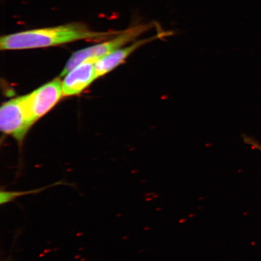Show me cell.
<instances>
[{"mask_svg": "<svg viewBox=\"0 0 261 261\" xmlns=\"http://www.w3.org/2000/svg\"><path fill=\"white\" fill-rule=\"evenodd\" d=\"M172 34V32L161 30L155 35L143 39V40L134 41L132 44L117 49L112 53L100 58L95 64L97 78L109 73L110 71L123 63L130 55L143 45L159 39L170 37Z\"/></svg>", "mask_w": 261, "mask_h": 261, "instance_id": "cell-5", "label": "cell"}, {"mask_svg": "<svg viewBox=\"0 0 261 261\" xmlns=\"http://www.w3.org/2000/svg\"><path fill=\"white\" fill-rule=\"evenodd\" d=\"M244 140L248 145L252 146L253 148L261 151V144H260L259 142L256 141L255 140L246 136V138H244Z\"/></svg>", "mask_w": 261, "mask_h": 261, "instance_id": "cell-8", "label": "cell"}, {"mask_svg": "<svg viewBox=\"0 0 261 261\" xmlns=\"http://www.w3.org/2000/svg\"><path fill=\"white\" fill-rule=\"evenodd\" d=\"M120 31L96 32L82 22L44 28L31 29L2 36L0 38L2 50H27L57 46L81 41H106Z\"/></svg>", "mask_w": 261, "mask_h": 261, "instance_id": "cell-1", "label": "cell"}, {"mask_svg": "<svg viewBox=\"0 0 261 261\" xmlns=\"http://www.w3.org/2000/svg\"><path fill=\"white\" fill-rule=\"evenodd\" d=\"M96 60H87L70 70L62 81L64 96L77 95L97 78Z\"/></svg>", "mask_w": 261, "mask_h": 261, "instance_id": "cell-6", "label": "cell"}, {"mask_svg": "<svg viewBox=\"0 0 261 261\" xmlns=\"http://www.w3.org/2000/svg\"><path fill=\"white\" fill-rule=\"evenodd\" d=\"M158 25V24H155L154 22L133 25L125 30L120 31L118 34L102 42V43L97 44L74 52L67 61L63 70L61 71L60 77L65 76L73 68L84 61L90 59L98 60L117 49L125 47L126 44L135 41L140 36Z\"/></svg>", "mask_w": 261, "mask_h": 261, "instance_id": "cell-2", "label": "cell"}, {"mask_svg": "<svg viewBox=\"0 0 261 261\" xmlns=\"http://www.w3.org/2000/svg\"><path fill=\"white\" fill-rule=\"evenodd\" d=\"M61 185L70 186V187H73L72 185H70L69 184H68V182L62 180L54 182V184L51 185L45 186L44 187L31 189V190L29 191H8L3 190V189H2L1 192H0V204H1V205H4L11 203V202L15 201L16 199H17L19 197H23V196L29 195H35L40 194L41 192L47 190V189L48 188L58 187V186Z\"/></svg>", "mask_w": 261, "mask_h": 261, "instance_id": "cell-7", "label": "cell"}, {"mask_svg": "<svg viewBox=\"0 0 261 261\" xmlns=\"http://www.w3.org/2000/svg\"><path fill=\"white\" fill-rule=\"evenodd\" d=\"M32 125L26 109L24 96L3 103L0 109L2 132L13 137L19 144H21Z\"/></svg>", "mask_w": 261, "mask_h": 261, "instance_id": "cell-3", "label": "cell"}, {"mask_svg": "<svg viewBox=\"0 0 261 261\" xmlns=\"http://www.w3.org/2000/svg\"><path fill=\"white\" fill-rule=\"evenodd\" d=\"M63 96L62 82L59 78L24 96L26 109L33 125L50 112Z\"/></svg>", "mask_w": 261, "mask_h": 261, "instance_id": "cell-4", "label": "cell"}]
</instances>
